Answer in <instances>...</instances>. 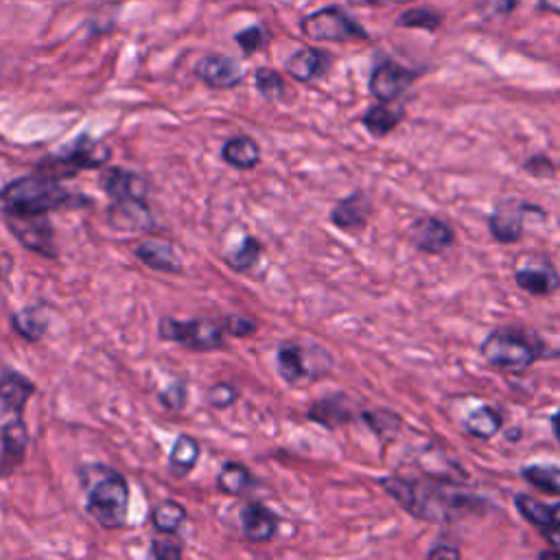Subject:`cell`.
<instances>
[{
    "label": "cell",
    "mask_w": 560,
    "mask_h": 560,
    "mask_svg": "<svg viewBox=\"0 0 560 560\" xmlns=\"http://www.w3.org/2000/svg\"><path fill=\"white\" fill-rule=\"evenodd\" d=\"M206 399H208L210 407H215V410H228V407L237 403L239 392L235 385H230V383H215L213 388L208 390Z\"/></svg>",
    "instance_id": "8d00e7d4"
},
{
    "label": "cell",
    "mask_w": 560,
    "mask_h": 560,
    "mask_svg": "<svg viewBox=\"0 0 560 560\" xmlns=\"http://www.w3.org/2000/svg\"><path fill=\"white\" fill-rule=\"evenodd\" d=\"M259 259H261V243L254 237H245L243 243L239 245V250L228 256V263L230 267H235L237 272H248L259 263Z\"/></svg>",
    "instance_id": "836d02e7"
},
{
    "label": "cell",
    "mask_w": 560,
    "mask_h": 560,
    "mask_svg": "<svg viewBox=\"0 0 560 560\" xmlns=\"http://www.w3.org/2000/svg\"><path fill=\"white\" fill-rule=\"evenodd\" d=\"M480 353L486 364L510 372L528 370L539 357L528 337L512 329H497L488 333L480 346Z\"/></svg>",
    "instance_id": "3957f363"
},
{
    "label": "cell",
    "mask_w": 560,
    "mask_h": 560,
    "mask_svg": "<svg viewBox=\"0 0 560 560\" xmlns=\"http://www.w3.org/2000/svg\"><path fill=\"white\" fill-rule=\"evenodd\" d=\"M186 401V388L182 383H175V385H169V390L162 394V403H165L167 407H173V410H178V407H182Z\"/></svg>",
    "instance_id": "b9f144b4"
},
{
    "label": "cell",
    "mask_w": 560,
    "mask_h": 560,
    "mask_svg": "<svg viewBox=\"0 0 560 560\" xmlns=\"http://www.w3.org/2000/svg\"><path fill=\"white\" fill-rule=\"evenodd\" d=\"M388 495L394 497L399 504L420 519H438L442 517V510H449L442 504V495L436 486L420 484L416 480H403V477H385L381 482Z\"/></svg>",
    "instance_id": "52a82bcc"
},
{
    "label": "cell",
    "mask_w": 560,
    "mask_h": 560,
    "mask_svg": "<svg viewBox=\"0 0 560 560\" xmlns=\"http://www.w3.org/2000/svg\"><path fill=\"white\" fill-rule=\"evenodd\" d=\"M195 75L200 77L208 88L228 90L243 81V68L239 62L228 55H206L195 66Z\"/></svg>",
    "instance_id": "4fadbf2b"
},
{
    "label": "cell",
    "mask_w": 560,
    "mask_h": 560,
    "mask_svg": "<svg viewBox=\"0 0 560 560\" xmlns=\"http://www.w3.org/2000/svg\"><path fill=\"white\" fill-rule=\"evenodd\" d=\"M525 204H519L515 200L499 202L493 213L488 217V228L490 235L499 243H517L523 237V215H525Z\"/></svg>",
    "instance_id": "9a60e30c"
},
{
    "label": "cell",
    "mask_w": 560,
    "mask_h": 560,
    "mask_svg": "<svg viewBox=\"0 0 560 560\" xmlns=\"http://www.w3.org/2000/svg\"><path fill=\"white\" fill-rule=\"evenodd\" d=\"M197 458H200V445L193 436H178L175 445L171 449V458H169V469L175 477H186L193 466L197 464Z\"/></svg>",
    "instance_id": "4316f807"
},
{
    "label": "cell",
    "mask_w": 560,
    "mask_h": 560,
    "mask_svg": "<svg viewBox=\"0 0 560 560\" xmlns=\"http://www.w3.org/2000/svg\"><path fill=\"white\" fill-rule=\"evenodd\" d=\"M110 158V149L90 136H79L75 143L64 147L60 154L51 156L42 165V171L51 178H70L77 171L103 167Z\"/></svg>",
    "instance_id": "277c9868"
},
{
    "label": "cell",
    "mask_w": 560,
    "mask_h": 560,
    "mask_svg": "<svg viewBox=\"0 0 560 560\" xmlns=\"http://www.w3.org/2000/svg\"><path fill=\"white\" fill-rule=\"evenodd\" d=\"M254 81H256V88H259L261 95L267 97V99H280L287 92L285 79L280 77L276 70H272V68H259V70H256Z\"/></svg>",
    "instance_id": "e575fe53"
},
{
    "label": "cell",
    "mask_w": 560,
    "mask_h": 560,
    "mask_svg": "<svg viewBox=\"0 0 560 560\" xmlns=\"http://www.w3.org/2000/svg\"><path fill=\"white\" fill-rule=\"evenodd\" d=\"M29 447V429L20 420L3 427V451H0V477L11 475V471L25 460Z\"/></svg>",
    "instance_id": "d6986e66"
},
{
    "label": "cell",
    "mask_w": 560,
    "mask_h": 560,
    "mask_svg": "<svg viewBox=\"0 0 560 560\" xmlns=\"http://www.w3.org/2000/svg\"><path fill=\"white\" fill-rule=\"evenodd\" d=\"M235 40L237 44L241 46V49L245 53H256L259 49H263V46L267 44V33L263 27H248V29H243L235 35Z\"/></svg>",
    "instance_id": "74e56055"
},
{
    "label": "cell",
    "mask_w": 560,
    "mask_h": 560,
    "mask_svg": "<svg viewBox=\"0 0 560 560\" xmlns=\"http://www.w3.org/2000/svg\"><path fill=\"white\" fill-rule=\"evenodd\" d=\"M552 510H554V523H556V528L560 530V504H558V506H554Z\"/></svg>",
    "instance_id": "7dc6e473"
},
{
    "label": "cell",
    "mask_w": 560,
    "mask_h": 560,
    "mask_svg": "<svg viewBox=\"0 0 560 560\" xmlns=\"http://www.w3.org/2000/svg\"><path fill=\"white\" fill-rule=\"evenodd\" d=\"M521 475H523V480L532 484L534 488L543 490V493H547V495L560 497V469L558 466L532 464V466H525Z\"/></svg>",
    "instance_id": "f546056e"
},
{
    "label": "cell",
    "mask_w": 560,
    "mask_h": 560,
    "mask_svg": "<svg viewBox=\"0 0 560 560\" xmlns=\"http://www.w3.org/2000/svg\"><path fill=\"white\" fill-rule=\"evenodd\" d=\"M7 226L27 250L44 256H55V239L51 221L46 215H5Z\"/></svg>",
    "instance_id": "9c48e42d"
},
{
    "label": "cell",
    "mask_w": 560,
    "mask_h": 560,
    "mask_svg": "<svg viewBox=\"0 0 560 560\" xmlns=\"http://www.w3.org/2000/svg\"><path fill=\"white\" fill-rule=\"evenodd\" d=\"M392 3H399V5H405V3H412V0H392Z\"/></svg>",
    "instance_id": "c3c4849f"
},
{
    "label": "cell",
    "mask_w": 560,
    "mask_h": 560,
    "mask_svg": "<svg viewBox=\"0 0 560 560\" xmlns=\"http://www.w3.org/2000/svg\"><path fill=\"white\" fill-rule=\"evenodd\" d=\"M412 243L425 254H440L455 243V232L438 217H420L412 226Z\"/></svg>",
    "instance_id": "5bb4252c"
},
{
    "label": "cell",
    "mask_w": 560,
    "mask_h": 560,
    "mask_svg": "<svg viewBox=\"0 0 560 560\" xmlns=\"http://www.w3.org/2000/svg\"><path fill=\"white\" fill-rule=\"evenodd\" d=\"M243 534L254 543L270 541L278 528V517L263 504H248L241 510Z\"/></svg>",
    "instance_id": "ffe728a7"
},
{
    "label": "cell",
    "mask_w": 560,
    "mask_h": 560,
    "mask_svg": "<svg viewBox=\"0 0 560 560\" xmlns=\"http://www.w3.org/2000/svg\"><path fill=\"white\" fill-rule=\"evenodd\" d=\"M151 556L158 560H178L182 556V545L173 539H154Z\"/></svg>",
    "instance_id": "ab89813d"
},
{
    "label": "cell",
    "mask_w": 560,
    "mask_h": 560,
    "mask_svg": "<svg viewBox=\"0 0 560 560\" xmlns=\"http://www.w3.org/2000/svg\"><path fill=\"white\" fill-rule=\"evenodd\" d=\"M403 121V110L401 108H392L388 103L372 105V108L364 114V125L366 130L375 136V138H383L388 136L390 132H394L399 123Z\"/></svg>",
    "instance_id": "484cf974"
},
{
    "label": "cell",
    "mask_w": 560,
    "mask_h": 560,
    "mask_svg": "<svg viewBox=\"0 0 560 560\" xmlns=\"http://www.w3.org/2000/svg\"><path fill=\"white\" fill-rule=\"evenodd\" d=\"M517 0H482L480 11L486 16H504L515 9Z\"/></svg>",
    "instance_id": "60d3db41"
},
{
    "label": "cell",
    "mask_w": 560,
    "mask_h": 560,
    "mask_svg": "<svg viewBox=\"0 0 560 560\" xmlns=\"http://www.w3.org/2000/svg\"><path fill=\"white\" fill-rule=\"evenodd\" d=\"M541 9L547 11V14H556L560 16V0H541Z\"/></svg>",
    "instance_id": "ee69618b"
},
{
    "label": "cell",
    "mask_w": 560,
    "mask_h": 560,
    "mask_svg": "<svg viewBox=\"0 0 560 560\" xmlns=\"http://www.w3.org/2000/svg\"><path fill=\"white\" fill-rule=\"evenodd\" d=\"M353 416H355L353 403H350L346 396H342V394L326 396V399H320L318 403H313L311 410H309V418L313 420V423L324 425L329 429L350 423Z\"/></svg>",
    "instance_id": "7402d4cb"
},
{
    "label": "cell",
    "mask_w": 560,
    "mask_h": 560,
    "mask_svg": "<svg viewBox=\"0 0 560 560\" xmlns=\"http://www.w3.org/2000/svg\"><path fill=\"white\" fill-rule=\"evenodd\" d=\"M515 506L525 521L536 525V528L545 534L547 543H552L556 550H560V530L554 523L552 506H547V504H543V501L534 499L532 495H523V493L515 497Z\"/></svg>",
    "instance_id": "2e32d148"
},
{
    "label": "cell",
    "mask_w": 560,
    "mask_h": 560,
    "mask_svg": "<svg viewBox=\"0 0 560 560\" xmlns=\"http://www.w3.org/2000/svg\"><path fill=\"white\" fill-rule=\"evenodd\" d=\"M224 324L210 320H160V337L193 350H217L224 346Z\"/></svg>",
    "instance_id": "ba28073f"
},
{
    "label": "cell",
    "mask_w": 560,
    "mask_h": 560,
    "mask_svg": "<svg viewBox=\"0 0 560 560\" xmlns=\"http://www.w3.org/2000/svg\"><path fill=\"white\" fill-rule=\"evenodd\" d=\"M88 204L86 197L66 191L51 175H25L0 191L5 215H49L51 210Z\"/></svg>",
    "instance_id": "6da1fadb"
},
{
    "label": "cell",
    "mask_w": 560,
    "mask_h": 560,
    "mask_svg": "<svg viewBox=\"0 0 560 560\" xmlns=\"http://www.w3.org/2000/svg\"><path fill=\"white\" fill-rule=\"evenodd\" d=\"M276 364L280 377L289 385H298L302 381H313L326 375L331 368V357L318 346L283 344L278 348Z\"/></svg>",
    "instance_id": "5b68a950"
},
{
    "label": "cell",
    "mask_w": 560,
    "mask_h": 560,
    "mask_svg": "<svg viewBox=\"0 0 560 560\" xmlns=\"http://www.w3.org/2000/svg\"><path fill=\"white\" fill-rule=\"evenodd\" d=\"M101 189L108 193L114 202L123 200H145L147 184L140 175L125 169H108L101 175Z\"/></svg>",
    "instance_id": "e0dca14e"
},
{
    "label": "cell",
    "mask_w": 560,
    "mask_h": 560,
    "mask_svg": "<svg viewBox=\"0 0 560 560\" xmlns=\"http://www.w3.org/2000/svg\"><path fill=\"white\" fill-rule=\"evenodd\" d=\"M221 324H224V331L228 335H235V337H248V335H254V331H256V322L245 318V315H228V318Z\"/></svg>",
    "instance_id": "f35d334b"
},
{
    "label": "cell",
    "mask_w": 560,
    "mask_h": 560,
    "mask_svg": "<svg viewBox=\"0 0 560 560\" xmlns=\"http://www.w3.org/2000/svg\"><path fill=\"white\" fill-rule=\"evenodd\" d=\"M130 488L125 477L116 471H105L88 490V512L103 528H121L127 519Z\"/></svg>",
    "instance_id": "7a4b0ae2"
},
{
    "label": "cell",
    "mask_w": 560,
    "mask_h": 560,
    "mask_svg": "<svg viewBox=\"0 0 560 560\" xmlns=\"http://www.w3.org/2000/svg\"><path fill=\"white\" fill-rule=\"evenodd\" d=\"M331 60L329 55L313 49V46H307V49H300L298 53H294L287 60V73L294 77L296 81H302V84H307V81H313L322 77L326 70H329Z\"/></svg>",
    "instance_id": "44dd1931"
},
{
    "label": "cell",
    "mask_w": 560,
    "mask_h": 560,
    "mask_svg": "<svg viewBox=\"0 0 560 560\" xmlns=\"http://www.w3.org/2000/svg\"><path fill=\"white\" fill-rule=\"evenodd\" d=\"M151 521H154L156 530L162 534H173L180 530V525L186 521V510L178 501H162L151 512Z\"/></svg>",
    "instance_id": "4dcf8cb0"
},
{
    "label": "cell",
    "mask_w": 560,
    "mask_h": 560,
    "mask_svg": "<svg viewBox=\"0 0 560 560\" xmlns=\"http://www.w3.org/2000/svg\"><path fill=\"white\" fill-rule=\"evenodd\" d=\"M515 280L523 291L539 298L554 294L560 287V276L556 267L547 259H541V256H528V259H523L515 270Z\"/></svg>",
    "instance_id": "8fae6325"
},
{
    "label": "cell",
    "mask_w": 560,
    "mask_h": 560,
    "mask_svg": "<svg viewBox=\"0 0 560 560\" xmlns=\"http://www.w3.org/2000/svg\"><path fill=\"white\" fill-rule=\"evenodd\" d=\"M35 392V385L16 370H5L0 375V425H9L22 418L27 401Z\"/></svg>",
    "instance_id": "30bf717a"
},
{
    "label": "cell",
    "mask_w": 560,
    "mask_h": 560,
    "mask_svg": "<svg viewBox=\"0 0 560 560\" xmlns=\"http://www.w3.org/2000/svg\"><path fill=\"white\" fill-rule=\"evenodd\" d=\"M396 22H399V25L405 29L434 31L440 25V16L429 9H412V11H407V14H403Z\"/></svg>",
    "instance_id": "d590c367"
},
{
    "label": "cell",
    "mask_w": 560,
    "mask_h": 560,
    "mask_svg": "<svg viewBox=\"0 0 560 560\" xmlns=\"http://www.w3.org/2000/svg\"><path fill=\"white\" fill-rule=\"evenodd\" d=\"M248 486H250V471L245 469L243 464H237V462L224 464V469H221V473L217 477V488L221 490V493L237 497Z\"/></svg>",
    "instance_id": "1f68e13d"
},
{
    "label": "cell",
    "mask_w": 560,
    "mask_h": 560,
    "mask_svg": "<svg viewBox=\"0 0 560 560\" xmlns=\"http://www.w3.org/2000/svg\"><path fill=\"white\" fill-rule=\"evenodd\" d=\"M552 429H554V436H556L558 445H560V412L554 414V418H552Z\"/></svg>",
    "instance_id": "f6af8a7d"
},
{
    "label": "cell",
    "mask_w": 560,
    "mask_h": 560,
    "mask_svg": "<svg viewBox=\"0 0 560 560\" xmlns=\"http://www.w3.org/2000/svg\"><path fill=\"white\" fill-rule=\"evenodd\" d=\"M14 329L29 342H38L49 329V315L42 307H27L14 315Z\"/></svg>",
    "instance_id": "83f0119b"
},
{
    "label": "cell",
    "mask_w": 560,
    "mask_h": 560,
    "mask_svg": "<svg viewBox=\"0 0 560 560\" xmlns=\"http://www.w3.org/2000/svg\"><path fill=\"white\" fill-rule=\"evenodd\" d=\"M110 221L119 230H149L154 217L145 200H123L110 208Z\"/></svg>",
    "instance_id": "603a6c76"
},
{
    "label": "cell",
    "mask_w": 560,
    "mask_h": 560,
    "mask_svg": "<svg viewBox=\"0 0 560 560\" xmlns=\"http://www.w3.org/2000/svg\"><path fill=\"white\" fill-rule=\"evenodd\" d=\"M364 423L381 438H392L399 434V429H401V418L390 410L364 412Z\"/></svg>",
    "instance_id": "d6a6232c"
},
{
    "label": "cell",
    "mask_w": 560,
    "mask_h": 560,
    "mask_svg": "<svg viewBox=\"0 0 560 560\" xmlns=\"http://www.w3.org/2000/svg\"><path fill=\"white\" fill-rule=\"evenodd\" d=\"M501 423H504V420H501V414L497 410H493V407H477L475 412L466 416L464 427L471 436L480 438V440H488L501 429Z\"/></svg>",
    "instance_id": "f1b7e54d"
},
{
    "label": "cell",
    "mask_w": 560,
    "mask_h": 560,
    "mask_svg": "<svg viewBox=\"0 0 560 560\" xmlns=\"http://www.w3.org/2000/svg\"><path fill=\"white\" fill-rule=\"evenodd\" d=\"M368 217H370V202L366 200L364 193H355L346 197V200L337 204L331 213V221L342 230L364 228Z\"/></svg>",
    "instance_id": "cb8c5ba5"
},
{
    "label": "cell",
    "mask_w": 560,
    "mask_h": 560,
    "mask_svg": "<svg viewBox=\"0 0 560 560\" xmlns=\"http://www.w3.org/2000/svg\"><path fill=\"white\" fill-rule=\"evenodd\" d=\"M414 79H416V75L412 73V70H407L394 62H383L372 70L370 92L377 101L392 103L414 84Z\"/></svg>",
    "instance_id": "7c38bea8"
},
{
    "label": "cell",
    "mask_w": 560,
    "mask_h": 560,
    "mask_svg": "<svg viewBox=\"0 0 560 560\" xmlns=\"http://www.w3.org/2000/svg\"><path fill=\"white\" fill-rule=\"evenodd\" d=\"M136 256L156 272H165V274L182 272V265H180L178 254H175V248L171 245V241L162 239V237L145 239L136 248Z\"/></svg>",
    "instance_id": "ac0fdd59"
},
{
    "label": "cell",
    "mask_w": 560,
    "mask_h": 560,
    "mask_svg": "<svg viewBox=\"0 0 560 560\" xmlns=\"http://www.w3.org/2000/svg\"><path fill=\"white\" fill-rule=\"evenodd\" d=\"M353 7H368V5H375L377 0H348Z\"/></svg>",
    "instance_id": "bcb514c9"
},
{
    "label": "cell",
    "mask_w": 560,
    "mask_h": 560,
    "mask_svg": "<svg viewBox=\"0 0 560 560\" xmlns=\"http://www.w3.org/2000/svg\"><path fill=\"white\" fill-rule=\"evenodd\" d=\"M302 33L313 42L366 40L368 33L340 7H324L302 20Z\"/></svg>",
    "instance_id": "8992f818"
},
{
    "label": "cell",
    "mask_w": 560,
    "mask_h": 560,
    "mask_svg": "<svg viewBox=\"0 0 560 560\" xmlns=\"http://www.w3.org/2000/svg\"><path fill=\"white\" fill-rule=\"evenodd\" d=\"M221 156H224L230 167L248 171L259 165L261 147L256 145V140L250 136H237L228 140L224 149H221Z\"/></svg>",
    "instance_id": "d4e9b609"
},
{
    "label": "cell",
    "mask_w": 560,
    "mask_h": 560,
    "mask_svg": "<svg viewBox=\"0 0 560 560\" xmlns=\"http://www.w3.org/2000/svg\"><path fill=\"white\" fill-rule=\"evenodd\" d=\"M429 558H449V560H458L462 554H460V550L458 547H453V545H447V543H438V545H434L429 550V554H427Z\"/></svg>",
    "instance_id": "7bdbcfd3"
}]
</instances>
